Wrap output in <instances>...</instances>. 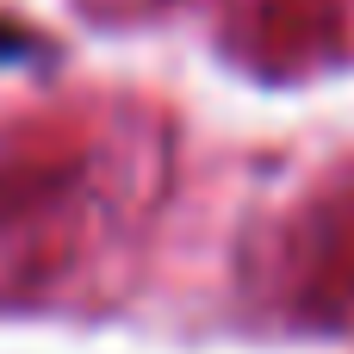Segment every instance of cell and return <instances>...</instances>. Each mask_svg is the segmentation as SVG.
Here are the masks:
<instances>
[{"instance_id":"cell-1","label":"cell","mask_w":354,"mask_h":354,"mask_svg":"<svg viewBox=\"0 0 354 354\" xmlns=\"http://www.w3.org/2000/svg\"><path fill=\"white\" fill-rule=\"evenodd\" d=\"M31 56H37V37H31L25 25H6V19H0V68L31 62Z\"/></svg>"}]
</instances>
